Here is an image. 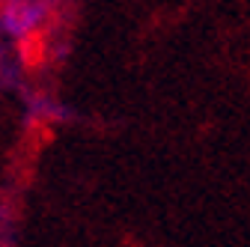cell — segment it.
<instances>
[{
  "label": "cell",
  "mask_w": 250,
  "mask_h": 247,
  "mask_svg": "<svg viewBox=\"0 0 250 247\" xmlns=\"http://www.w3.org/2000/svg\"><path fill=\"white\" fill-rule=\"evenodd\" d=\"M45 18H48L45 0H3L0 3V27L15 39L39 30Z\"/></svg>",
  "instance_id": "6da1fadb"
}]
</instances>
